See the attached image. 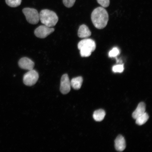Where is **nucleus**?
I'll return each instance as SVG.
<instances>
[{"mask_svg": "<svg viewBox=\"0 0 152 152\" xmlns=\"http://www.w3.org/2000/svg\"><path fill=\"white\" fill-rule=\"evenodd\" d=\"M18 65L22 69L29 71L34 69L35 64L30 58L24 57L19 60Z\"/></svg>", "mask_w": 152, "mask_h": 152, "instance_id": "6e6552de", "label": "nucleus"}, {"mask_svg": "<svg viewBox=\"0 0 152 152\" xmlns=\"http://www.w3.org/2000/svg\"><path fill=\"white\" fill-rule=\"evenodd\" d=\"M120 50L117 47H114L110 51L109 56L110 58H115L119 54Z\"/></svg>", "mask_w": 152, "mask_h": 152, "instance_id": "f3484780", "label": "nucleus"}, {"mask_svg": "<svg viewBox=\"0 0 152 152\" xmlns=\"http://www.w3.org/2000/svg\"><path fill=\"white\" fill-rule=\"evenodd\" d=\"M92 52L91 51L85 49H81L80 54L81 56L83 57H87L90 56Z\"/></svg>", "mask_w": 152, "mask_h": 152, "instance_id": "aec40b11", "label": "nucleus"}, {"mask_svg": "<svg viewBox=\"0 0 152 152\" xmlns=\"http://www.w3.org/2000/svg\"><path fill=\"white\" fill-rule=\"evenodd\" d=\"M149 118V115L147 113H145L136 119V123L139 125H143L147 122Z\"/></svg>", "mask_w": 152, "mask_h": 152, "instance_id": "4468645a", "label": "nucleus"}, {"mask_svg": "<svg viewBox=\"0 0 152 152\" xmlns=\"http://www.w3.org/2000/svg\"><path fill=\"white\" fill-rule=\"evenodd\" d=\"M77 46L80 50L81 49H85L92 52L96 49V43L93 39H86L80 42Z\"/></svg>", "mask_w": 152, "mask_h": 152, "instance_id": "423d86ee", "label": "nucleus"}, {"mask_svg": "<svg viewBox=\"0 0 152 152\" xmlns=\"http://www.w3.org/2000/svg\"><path fill=\"white\" fill-rule=\"evenodd\" d=\"M54 28L44 25L36 28L34 31V34L37 37L40 39H44L54 32Z\"/></svg>", "mask_w": 152, "mask_h": 152, "instance_id": "39448f33", "label": "nucleus"}, {"mask_svg": "<svg viewBox=\"0 0 152 152\" xmlns=\"http://www.w3.org/2000/svg\"><path fill=\"white\" fill-rule=\"evenodd\" d=\"M97 1L100 5L104 8L108 7L110 5V0H97Z\"/></svg>", "mask_w": 152, "mask_h": 152, "instance_id": "6ab92c4d", "label": "nucleus"}, {"mask_svg": "<svg viewBox=\"0 0 152 152\" xmlns=\"http://www.w3.org/2000/svg\"><path fill=\"white\" fill-rule=\"evenodd\" d=\"M22 11L26 16V20L29 23L36 24L39 23V14L37 10L27 7L24 8Z\"/></svg>", "mask_w": 152, "mask_h": 152, "instance_id": "7ed1b4c3", "label": "nucleus"}, {"mask_svg": "<svg viewBox=\"0 0 152 152\" xmlns=\"http://www.w3.org/2000/svg\"><path fill=\"white\" fill-rule=\"evenodd\" d=\"M91 35V31L88 26L85 24L80 26L78 31V36L80 38H86L90 37Z\"/></svg>", "mask_w": 152, "mask_h": 152, "instance_id": "9d476101", "label": "nucleus"}, {"mask_svg": "<svg viewBox=\"0 0 152 152\" xmlns=\"http://www.w3.org/2000/svg\"><path fill=\"white\" fill-rule=\"evenodd\" d=\"M124 70V66L123 64H117L114 66L113 67V71L114 73H121Z\"/></svg>", "mask_w": 152, "mask_h": 152, "instance_id": "dca6fc26", "label": "nucleus"}, {"mask_svg": "<svg viewBox=\"0 0 152 152\" xmlns=\"http://www.w3.org/2000/svg\"><path fill=\"white\" fill-rule=\"evenodd\" d=\"M75 1L76 0H63L64 5L68 8L73 7Z\"/></svg>", "mask_w": 152, "mask_h": 152, "instance_id": "a211bd4d", "label": "nucleus"}, {"mask_svg": "<svg viewBox=\"0 0 152 152\" xmlns=\"http://www.w3.org/2000/svg\"><path fill=\"white\" fill-rule=\"evenodd\" d=\"M39 18L42 23L50 27L56 26L58 20L56 13L48 9L41 11L39 14Z\"/></svg>", "mask_w": 152, "mask_h": 152, "instance_id": "f03ea898", "label": "nucleus"}, {"mask_svg": "<svg viewBox=\"0 0 152 152\" xmlns=\"http://www.w3.org/2000/svg\"><path fill=\"white\" fill-rule=\"evenodd\" d=\"M126 142L122 136L119 135L115 140V148L118 151H123L126 148Z\"/></svg>", "mask_w": 152, "mask_h": 152, "instance_id": "1a4fd4ad", "label": "nucleus"}, {"mask_svg": "<svg viewBox=\"0 0 152 152\" xmlns=\"http://www.w3.org/2000/svg\"><path fill=\"white\" fill-rule=\"evenodd\" d=\"M146 106L145 103L143 102H140L138 104L137 108L133 113L132 116L134 119H136L137 118L145 113Z\"/></svg>", "mask_w": 152, "mask_h": 152, "instance_id": "9b49d317", "label": "nucleus"}, {"mask_svg": "<svg viewBox=\"0 0 152 152\" xmlns=\"http://www.w3.org/2000/svg\"><path fill=\"white\" fill-rule=\"evenodd\" d=\"M6 3L11 7H15L20 6L22 2V0H5Z\"/></svg>", "mask_w": 152, "mask_h": 152, "instance_id": "2eb2a0df", "label": "nucleus"}, {"mask_svg": "<svg viewBox=\"0 0 152 152\" xmlns=\"http://www.w3.org/2000/svg\"><path fill=\"white\" fill-rule=\"evenodd\" d=\"M39 78V75L37 71L34 69L29 70L24 75L23 83L28 86H32L37 83Z\"/></svg>", "mask_w": 152, "mask_h": 152, "instance_id": "20e7f679", "label": "nucleus"}, {"mask_svg": "<svg viewBox=\"0 0 152 152\" xmlns=\"http://www.w3.org/2000/svg\"><path fill=\"white\" fill-rule=\"evenodd\" d=\"M83 82V78L81 77H78L72 79L71 81V86L75 90H78L81 88Z\"/></svg>", "mask_w": 152, "mask_h": 152, "instance_id": "f8f14e48", "label": "nucleus"}, {"mask_svg": "<svg viewBox=\"0 0 152 152\" xmlns=\"http://www.w3.org/2000/svg\"><path fill=\"white\" fill-rule=\"evenodd\" d=\"M106 113L104 110L100 109L96 110L94 112L93 115V117L95 121H102L104 118Z\"/></svg>", "mask_w": 152, "mask_h": 152, "instance_id": "ddd939ff", "label": "nucleus"}, {"mask_svg": "<svg viewBox=\"0 0 152 152\" xmlns=\"http://www.w3.org/2000/svg\"><path fill=\"white\" fill-rule=\"evenodd\" d=\"M71 81L67 74L63 75L61 80L60 90L62 94H66L69 93L71 89Z\"/></svg>", "mask_w": 152, "mask_h": 152, "instance_id": "0eeeda50", "label": "nucleus"}, {"mask_svg": "<svg viewBox=\"0 0 152 152\" xmlns=\"http://www.w3.org/2000/svg\"><path fill=\"white\" fill-rule=\"evenodd\" d=\"M91 20L95 27L102 29L107 26L109 20L107 11L102 7L95 9L91 14Z\"/></svg>", "mask_w": 152, "mask_h": 152, "instance_id": "f257e3e1", "label": "nucleus"}]
</instances>
